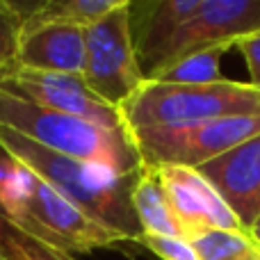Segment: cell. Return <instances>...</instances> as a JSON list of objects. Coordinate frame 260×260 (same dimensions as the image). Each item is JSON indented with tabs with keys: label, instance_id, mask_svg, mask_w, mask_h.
I'll return each mask as SVG.
<instances>
[{
	"label": "cell",
	"instance_id": "7a4b0ae2",
	"mask_svg": "<svg viewBox=\"0 0 260 260\" xmlns=\"http://www.w3.org/2000/svg\"><path fill=\"white\" fill-rule=\"evenodd\" d=\"M0 212L27 235L71 256L126 242L9 157L0 162Z\"/></svg>",
	"mask_w": 260,
	"mask_h": 260
},
{
	"label": "cell",
	"instance_id": "44dd1931",
	"mask_svg": "<svg viewBox=\"0 0 260 260\" xmlns=\"http://www.w3.org/2000/svg\"><path fill=\"white\" fill-rule=\"evenodd\" d=\"M247 233L251 235V240H253V242H256L258 247H260V215L256 217V219H253V224L247 229Z\"/></svg>",
	"mask_w": 260,
	"mask_h": 260
},
{
	"label": "cell",
	"instance_id": "6da1fadb",
	"mask_svg": "<svg viewBox=\"0 0 260 260\" xmlns=\"http://www.w3.org/2000/svg\"><path fill=\"white\" fill-rule=\"evenodd\" d=\"M0 153L37 174L73 206L112 229L126 242H137L142 238L144 231L133 208L137 174H117L103 165L55 153L5 126H0Z\"/></svg>",
	"mask_w": 260,
	"mask_h": 260
},
{
	"label": "cell",
	"instance_id": "9c48e42d",
	"mask_svg": "<svg viewBox=\"0 0 260 260\" xmlns=\"http://www.w3.org/2000/svg\"><path fill=\"white\" fill-rule=\"evenodd\" d=\"M256 30H260V0H201V7L176 32L165 62L210 46H235Z\"/></svg>",
	"mask_w": 260,
	"mask_h": 260
},
{
	"label": "cell",
	"instance_id": "4fadbf2b",
	"mask_svg": "<svg viewBox=\"0 0 260 260\" xmlns=\"http://www.w3.org/2000/svg\"><path fill=\"white\" fill-rule=\"evenodd\" d=\"M133 208L144 233L183 238V229H180L178 219H176L174 210H171V203L167 199L165 187H162L160 176L151 167L139 169L133 187Z\"/></svg>",
	"mask_w": 260,
	"mask_h": 260
},
{
	"label": "cell",
	"instance_id": "7c38bea8",
	"mask_svg": "<svg viewBox=\"0 0 260 260\" xmlns=\"http://www.w3.org/2000/svg\"><path fill=\"white\" fill-rule=\"evenodd\" d=\"M142 16L130 9V27H133L135 50L144 78L165 62L169 46L183 23L201 7V0H160L148 5H133Z\"/></svg>",
	"mask_w": 260,
	"mask_h": 260
},
{
	"label": "cell",
	"instance_id": "7402d4cb",
	"mask_svg": "<svg viewBox=\"0 0 260 260\" xmlns=\"http://www.w3.org/2000/svg\"><path fill=\"white\" fill-rule=\"evenodd\" d=\"M0 260H7V258H5V253H3V251H0Z\"/></svg>",
	"mask_w": 260,
	"mask_h": 260
},
{
	"label": "cell",
	"instance_id": "30bf717a",
	"mask_svg": "<svg viewBox=\"0 0 260 260\" xmlns=\"http://www.w3.org/2000/svg\"><path fill=\"white\" fill-rule=\"evenodd\" d=\"M247 231L260 215V135L199 167Z\"/></svg>",
	"mask_w": 260,
	"mask_h": 260
},
{
	"label": "cell",
	"instance_id": "8992f818",
	"mask_svg": "<svg viewBox=\"0 0 260 260\" xmlns=\"http://www.w3.org/2000/svg\"><path fill=\"white\" fill-rule=\"evenodd\" d=\"M82 78L94 94L114 108H121L146 80L135 50L128 0L85 27Z\"/></svg>",
	"mask_w": 260,
	"mask_h": 260
},
{
	"label": "cell",
	"instance_id": "603a6c76",
	"mask_svg": "<svg viewBox=\"0 0 260 260\" xmlns=\"http://www.w3.org/2000/svg\"><path fill=\"white\" fill-rule=\"evenodd\" d=\"M258 260H260V258H258Z\"/></svg>",
	"mask_w": 260,
	"mask_h": 260
},
{
	"label": "cell",
	"instance_id": "52a82bcc",
	"mask_svg": "<svg viewBox=\"0 0 260 260\" xmlns=\"http://www.w3.org/2000/svg\"><path fill=\"white\" fill-rule=\"evenodd\" d=\"M0 91L21 96L46 110L94 121L108 128H126L119 108L105 103L78 73H44L9 67L0 71Z\"/></svg>",
	"mask_w": 260,
	"mask_h": 260
},
{
	"label": "cell",
	"instance_id": "5bb4252c",
	"mask_svg": "<svg viewBox=\"0 0 260 260\" xmlns=\"http://www.w3.org/2000/svg\"><path fill=\"white\" fill-rule=\"evenodd\" d=\"M121 3L123 0H48L41 5H30V7L18 5V7L23 12V32H27L53 23L87 27L105 14L114 12Z\"/></svg>",
	"mask_w": 260,
	"mask_h": 260
},
{
	"label": "cell",
	"instance_id": "277c9868",
	"mask_svg": "<svg viewBox=\"0 0 260 260\" xmlns=\"http://www.w3.org/2000/svg\"><path fill=\"white\" fill-rule=\"evenodd\" d=\"M119 112L128 130L260 114V89L251 82L224 78L206 85H167L144 80Z\"/></svg>",
	"mask_w": 260,
	"mask_h": 260
},
{
	"label": "cell",
	"instance_id": "e0dca14e",
	"mask_svg": "<svg viewBox=\"0 0 260 260\" xmlns=\"http://www.w3.org/2000/svg\"><path fill=\"white\" fill-rule=\"evenodd\" d=\"M0 251L7 260H78L67 251L39 242L0 212Z\"/></svg>",
	"mask_w": 260,
	"mask_h": 260
},
{
	"label": "cell",
	"instance_id": "d6986e66",
	"mask_svg": "<svg viewBox=\"0 0 260 260\" xmlns=\"http://www.w3.org/2000/svg\"><path fill=\"white\" fill-rule=\"evenodd\" d=\"M137 244L146 247L160 260H199L192 244L183 238H171V235H151L144 233L137 240Z\"/></svg>",
	"mask_w": 260,
	"mask_h": 260
},
{
	"label": "cell",
	"instance_id": "9a60e30c",
	"mask_svg": "<svg viewBox=\"0 0 260 260\" xmlns=\"http://www.w3.org/2000/svg\"><path fill=\"white\" fill-rule=\"evenodd\" d=\"M233 44H219L201 48L160 64L146 76V80L167 82V85H206L219 80V62Z\"/></svg>",
	"mask_w": 260,
	"mask_h": 260
},
{
	"label": "cell",
	"instance_id": "5b68a950",
	"mask_svg": "<svg viewBox=\"0 0 260 260\" xmlns=\"http://www.w3.org/2000/svg\"><path fill=\"white\" fill-rule=\"evenodd\" d=\"M260 135V114L217 117L176 126H153L130 130L144 167H189L224 155L226 151Z\"/></svg>",
	"mask_w": 260,
	"mask_h": 260
},
{
	"label": "cell",
	"instance_id": "ac0fdd59",
	"mask_svg": "<svg viewBox=\"0 0 260 260\" xmlns=\"http://www.w3.org/2000/svg\"><path fill=\"white\" fill-rule=\"evenodd\" d=\"M23 35V12L16 3L0 0V71L14 67Z\"/></svg>",
	"mask_w": 260,
	"mask_h": 260
},
{
	"label": "cell",
	"instance_id": "ffe728a7",
	"mask_svg": "<svg viewBox=\"0 0 260 260\" xmlns=\"http://www.w3.org/2000/svg\"><path fill=\"white\" fill-rule=\"evenodd\" d=\"M235 48L242 53L244 62H247L249 76H251V85L260 89V30L238 39L235 41Z\"/></svg>",
	"mask_w": 260,
	"mask_h": 260
},
{
	"label": "cell",
	"instance_id": "2e32d148",
	"mask_svg": "<svg viewBox=\"0 0 260 260\" xmlns=\"http://www.w3.org/2000/svg\"><path fill=\"white\" fill-rule=\"evenodd\" d=\"M199 260H258L260 247L247 231L208 229L189 240Z\"/></svg>",
	"mask_w": 260,
	"mask_h": 260
},
{
	"label": "cell",
	"instance_id": "ba28073f",
	"mask_svg": "<svg viewBox=\"0 0 260 260\" xmlns=\"http://www.w3.org/2000/svg\"><path fill=\"white\" fill-rule=\"evenodd\" d=\"M171 203L176 219L183 229V238L192 240L201 231L226 229L244 231L226 201L199 169L189 167H160L155 169Z\"/></svg>",
	"mask_w": 260,
	"mask_h": 260
},
{
	"label": "cell",
	"instance_id": "3957f363",
	"mask_svg": "<svg viewBox=\"0 0 260 260\" xmlns=\"http://www.w3.org/2000/svg\"><path fill=\"white\" fill-rule=\"evenodd\" d=\"M0 126L55 153L103 165L117 174L133 176L144 167L128 128H108L46 110L7 91H0Z\"/></svg>",
	"mask_w": 260,
	"mask_h": 260
},
{
	"label": "cell",
	"instance_id": "8fae6325",
	"mask_svg": "<svg viewBox=\"0 0 260 260\" xmlns=\"http://www.w3.org/2000/svg\"><path fill=\"white\" fill-rule=\"evenodd\" d=\"M14 67L44 73H78L85 69V27L41 25L21 35Z\"/></svg>",
	"mask_w": 260,
	"mask_h": 260
}]
</instances>
